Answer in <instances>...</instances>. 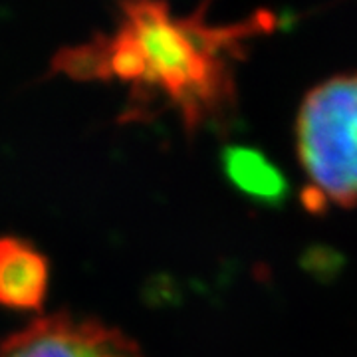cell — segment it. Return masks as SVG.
Masks as SVG:
<instances>
[{
    "label": "cell",
    "instance_id": "cell-6",
    "mask_svg": "<svg viewBox=\"0 0 357 357\" xmlns=\"http://www.w3.org/2000/svg\"><path fill=\"white\" fill-rule=\"evenodd\" d=\"M345 258L340 252H335L330 246H321L316 244L312 248H307L302 255V268L310 272L316 280L328 282L344 268Z\"/></svg>",
    "mask_w": 357,
    "mask_h": 357
},
{
    "label": "cell",
    "instance_id": "cell-4",
    "mask_svg": "<svg viewBox=\"0 0 357 357\" xmlns=\"http://www.w3.org/2000/svg\"><path fill=\"white\" fill-rule=\"evenodd\" d=\"M48 290V260L32 244L0 238V306L38 310Z\"/></svg>",
    "mask_w": 357,
    "mask_h": 357
},
{
    "label": "cell",
    "instance_id": "cell-5",
    "mask_svg": "<svg viewBox=\"0 0 357 357\" xmlns=\"http://www.w3.org/2000/svg\"><path fill=\"white\" fill-rule=\"evenodd\" d=\"M227 177L258 203L278 206L288 197V181L266 155L250 147H227L222 153Z\"/></svg>",
    "mask_w": 357,
    "mask_h": 357
},
{
    "label": "cell",
    "instance_id": "cell-3",
    "mask_svg": "<svg viewBox=\"0 0 357 357\" xmlns=\"http://www.w3.org/2000/svg\"><path fill=\"white\" fill-rule=\"evenodd\" d=\"M0 357H143L128 335L96 319L56 314L34 319L0 344Z\"/></svg>",
    "mask_w": 357,
    "mask_h": 357
},
{
    "label": "cell",
    "instance_id": "cell-2",
    "mask_svg": "<svg viewBox=\"0 0 357 357\" xmlns=\"http://www.w3.org/2000/svg\"><path fill=\"white\" fill-rule=\"evenodd\" d=\"M298 157L312 187L330 203L357 204V74L310 89L296 119Z\"/></svg>",
    "mask_w": 357,
    "mask_h": 357
},
{
    "label": "cell",
    "instance_id": "cell-1",
    "mask_svg": "<svg viewBox=\"0 0 357 357\" xmlns=\"http://www.w3.org/2000/svg\"><path fill=\"white\" fill-rule=\"evenodd\" d=\"M112 34L66 48L54 68L79 79H114L129 86V112L173 107L189 129L220 121L234 103V62L246 40L268 32L274 14L234 24H211L204 6L175 16L161 2H128Z\"/></svg>",
    "mask_w": 357,
    "mask_h": 357
},
{
    "label": "cell",
    "instance_id": "cell-7",
    "mask_svg": "<svg viewBox=\"0 0 357 357\" xmlns=\"http://www.w3.org/2000/svg\"><path fill=\"white\" fill-rule=\"evenodd\" d=\"M302 201H304V206H306L307 211H312L314 215L324 213L328 208V204H330V201L326 199V195L318 191L316 187H312V185L307 187L306 191L302 192Z\"/></svg>",
    "mask_w": 357,
    "mask_h": 357
}]
</instances>
